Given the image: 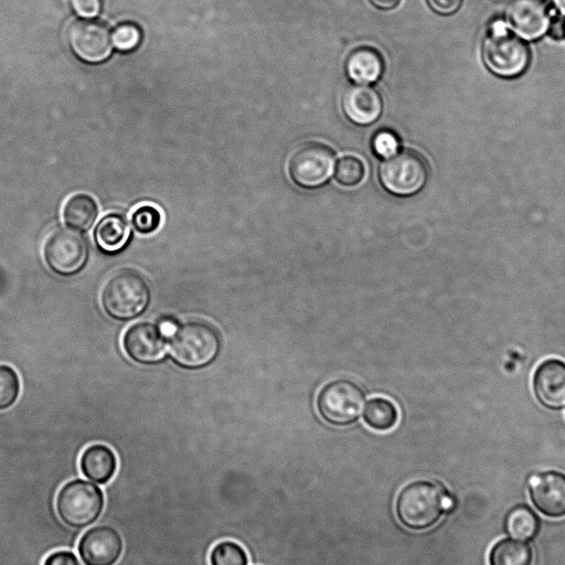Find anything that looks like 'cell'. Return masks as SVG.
Instances as JSON below:
<instances>
[{
	"mask_svg": "<svg viewBox=\"0 0 565 565\" xmlns=\"http://www.w3.org/2000/svg\"><path fill=\"white\" fill-rule=\"evenodd\" d=\"M450 504L451 500L440 484L415 480L399 490L395 513L404 526L420 531L435 525Z\"/></svg>",
	"mask_w": 565,
	"mask_h": 565,
	"instance_id": "6da1fadb",
	"label": "cell"
},
{
	"mask_svg": "<svg viewBox=\"0 0 565 565\" xmlns=\"http://www.w3.org/2000/svg\"><path fill=\"white\" fill-rule=\"evenodd\" d=\"M105 507L103 490L93 481L75 478L64 483L55 498L60 520L72 529L82 530L95 523Z\"/></svg>",
	"mask_w": 565,
	"mask_h": 565,
	"instance_id": "7a4b0ae2",
	"label": "cell"
},
{
	"mask_svg": "<svg viewBox=\"0 0 565 565\" xmlns=\"http://www.w3.org/2000/svg\"><path fill=\"white\" fill-rule=\"evenodd\" d=\"M150 301L146 279L131 269L114 274L103 286L100 303L104 311L117 320H130L142 313Z\"/></svg>",
	"mask_w": 565,
	"mask_h": 565,
	"instance_id": "3957f363",
	"label": "cell"
},
{
	"mask_svg": "<svg viewBox=\"0 0 565 565\" xmlns=\"http://www.w3.org/2000/svg\"><path fill=\"white\" fill-rule=\"evenodd\" d=\"M217 331L204 321H186L177 327L170 339L173 360L185 367L196 369L212 362L220 351Z\"/></svg>",
	"mask_w": 565,
	"mask_h": 565,
	"instance_id": "277c9868",
	"label": "cell"
},
{
	"mask_svg": "<svg viewBox=\"0 0 565 565\" xmlns=\"http://www.w3.org/2000/svg\"><path fill=\"white\" fill-rule=\"evenodd\" d=\"M482 54L488 68L507 78L522 74L530 62V50L525 42L509 31L500 20L491 24Z\"/></svg>",
	"mask_w": 565,
	"mask_h": 565,
	"instance_id": "5b68a950",
	"label": "cell"
},
{
	"mask_svg": "<svg viewBox=\"0 0 565 565\" xmlns=\"http://www.w3.org/2000/svg\"><path fill=\"white\" fill-rule=\"evenodd\" d=\"M427 175L425 160L411 150H404L385 159L379 172L384 189L396 195L417 193L426 183Z\"/></svg>",
	"mask_w": 565,
	"mask_h": 565,
	"instance_id": "8992f818",
	"label": "cell"
},
{
	"mask_svg": "<svg viewBox=\"0 0 565 565\" xmlns=\"http://www.w3.org/2000/svg\"><path fill=\"white\" fill-rule=\"evenodd\" d=\"M42 252L46 266L61 276L78 273L88 257L85 238L68 227L52 232L44 241Z\"/></svg>",
	"mask_w": 565,
	"mask_h": 565,
	"instance_id": "52a82bcc",
	"label": "cell"
},
{
	"mask_svg": "<svg viewBox=\"0 0 565 565\" xmlns=\"http://www.w3.org/2000/svg\"><path fill=\"white\" fill-rule=\"evenodd\" d=\"M363 402L364 393L359 385L348 380H335L319 392L317 408L328 423L341 426L359 417Z\"/></svg>",
	"mask_w": 565,
	"mask_h": 565,
	"instance_id": "ba28073f",
	"label": "cell"
},
{
	"mask_svg": "<svg viewBox=\"0 0 565 565\" xmlns=\"http://www.w3.org/2000/svg\"><path fill=\"white\" fill-rule=\"evenodd\" d=\"M334 169V154L322 143L298 148L289 160L291 179L303 188H317L327 182Z\"/></svg>",
	"mask_w": 565,
	"mask_h": 565,
	"instance_id": "9c48e42d",
	"label": "cell"
},
{
	"mask_svg": "<svg viewBox=\"0 0 565 565\" xmlns=\"http://www.w3.org/2000/svg\"><path fill=\"white\" fill-rule=\"evenodd\" d=\"M67 42L72 51L88 63L103 62L113 51V39L108 26L102 21L92 19L73 21L67 28Z\"/></svg>",
	"mask_w": 565,
	"mask_h": 565,
	"instance_id": "30bf717a",
	"label": "cell"
},
{
	"mask_svg": "<svg viewBox=\"0 0 565 565\" xmlns=\"http://www.w3.org/2000/svg\"><path fill=\"white\" fill-rule=\"evenodd\" d=\"M122 551L121 534L108 524L87 529L77 543V552L84 565H115Z\"/></svg>",
	"mask_w": 565,
	"mask_h": 565,
	"instance_id": "8fae6325",
	"label": "cell"
},
{
	"mask_svg": "<svg viewBox=\"0 0 565 565\" xmlns=\"http://www.w3.org/2000/svg\"><path fill=\"white\" fill-rule=\"evenodd\" d=\"M121 344L127 356L140 364L160 361L167 348L161 329L149 321L129 326L122 334Z\"/></svg>",
	"mask_w": 565,
	"mask_h": 565,
	"instance_id": "7c38bea8",
	"label": "cell"
},
{
	"mask_svg": "<svg viewBox=\"0 0 565 565\" xmlns=\"http://www.w3.org/2000/svg\"><path fill=\"white\" fill-rule=\"evenodd\" d=\"M505 18L511 29L525 40L541 38L551 23L546 0H508Z\"/></svg>",
	"mask_w": 565,
	"mask_h": 565,
	"instance_id": "4fadbf2b",
	"label": "cell"
},
{
	"mask_svg": "<svg viewBox=\"0 0 565 565\" xmlns=\"http://www.w3.org/2000/svg\"><path fill=\"white\" fill-rule=\"evenodd\" d=\"M529 495L536 510L545 516H565V473L548 470L534 475L529 481Z\"/></svg>",
	"mask_w": 565,
	"mask_h": 565,
	"instance_id": "5bb4252c",
	"label": "cell"
},
{
	"mask_svg": "<svg viewBox=\"0 0 565 565\" xmlns=\"http://www.w3.org/2000/svg\"><path fill=\"white\" fill-rule=\"evenodd\" d=\"M533 392L539 403L548 409L565 407V362L551 358L541 362L533 374Z\"/></svg>",
	"mask_w": 565,
	"mask_h": 565,
	"instance_id": "9a60e30c",
	"label": "cell"
},
{
	"mask_svg": "<svg viewBox=\"0 0 565 565\" xmlns=\"http://www.w3.org/2000/svg\"><path fill=\"white\" fill-rule=\"evenodd\" d=\"M345 116L356 125H370L382 113V99L376 89L367 85H353L342 97Z\"/></svg>",
	"mask_w": 565,
	"mask_h": 565,
	"instance_id": "2e32d148",
	"label": "cell"
},
{
	"mask_svg": "<svg viewBox=\"0 0 565 565\" xmlns=\"http://www.w3.org/2000/svg\"><path fill=\"white\" fill-rule=\"evenodd\" d=\"M118 461L115 451L104 444L87 446L79 457V469L85 478L98 484L109 482L117 470Z\"/></svg>",
	"mask_w": 565,
	"mask_h": 565,
	"instance_id": "e0dca14e",
	"label": "cell"
},
{
	"mask_svg": "<svg viewBox=\"0 0 565 565\" xmlns=\"http://www.w3.org/2000/svg\"><path fill=\"white\" fill-rule=\"evenodd\" d=\"M345 72L356 84H371L380 78L383 72V60L374 49L361 46L348 55Z\"/></svg>",
	"mask_w": 565,
	"mask_h": 565,
	"instance_id": "ac0fdd59",
	"label": "cell"
},
{
	"mask_svg": "<svg viewBox=\"0 0 565 565\" xmlns=\"http://www.w3.org/2000/svg\"><path fill=\"white\" fill-rule=\"evenodd\" d=\"M130 227L127 218L119 213L104 215L94 230L96 245L104 252L116 253L128 242Z\"/></svg>",
	"mask_w": 565,
	"mask_h": 565,
	"instance_id": "d6986e66",
	"label": "cell"
},
{
	"mask_svg": "<svg viewBox=\"0 0 565 565\" xmlns=\"http://www.w3.org/2000/svg\"><path fill=\"white\" fill-rule=\"evenodd\" d=\"M98 216V205L95 199L85 193L68 196L62 206L64 224L76 232L89 230Z\"/></svg>",
	"mask_w": 565,
	"mask_h": 565,
	"instance_id": "ffe728a7",
	"label": "cell"
},
{
	"mask_svg": "<svg viewBox=\"0 0 565 565\" xmlns=\"http://www.w3.org/2000/svg\"><path fill=\"white\" fill-rule=\"evenodd\" d=\"M489 565H532L533 550L525 541L512 537L495 542L488 554Z\"/></svg>",
	"mask_w": 565,
	"mask_h": 565,
	"instance_id": "44dd1931",
	"label": "cell"
},
{
	"mask_svg": "<svg viewBox=\"0 0 565 565\" xmlns=\"http://www.w3.org/2000/svg\"><path fill=\"white\" fill-rule=\"evenodd\" d=\"M541 521L537 514L526 504L511 508L504 518V531L515 540H533L540 530Z\"/></svg>",
	"mask_w": 565,
	"mask_h": 565,
	"instance_id": "7402d4cb",
	"label": "cell"
},
{
	"mask_svg": "<svg viewBox=\"0 0 565 565\" xmlns=\"http://www.w3.org/2000/svg\"><path fill=\"white\" fill-rule=\"evenodd\" d=\"M363 418L372 429L386 431L396 425L398 411L392 401L385 397H373L366 402Z\"/></svg>",
	"mask_w": 565,
	"mask_h": 565,
	"instance_id": "603a6c76",
	"label": "cell"
},
{
	"mask_svg": "<svg viewBox=\"0 0 565 565\" xmlns=\"http://www.w3.org/2000/svg\"><path fill=\"white\" fill-rule=\"evenodd\" d=\"M162 222L160 210L151 203H142L134 209L130 223L139 235H151L158 231Z\"/></svg>",
	"mask_w": 565,
	"mask_h": 565,
	"instance_id": "cb8c5ba5",
	"label": "cell"
},
{
	"mask_svg": "<svg viewBox=\"0 0 565 565\" xmlns=\"http://www.w3.org/2000/svg\"><path fill=\"white\" fill-rule=\"evenodd\" d=\"M209 562L210 565H247L248 556L242 545L226 540L213 546Z\"/></svg>",
	"mask_w": 565,
	"mask_h": 565,
	"instance_id": "d4e9b609",
	"label": "cell"
},
{
	"mask_svg": "<svg viewBox=\"0 0 565 565\" xmlns=\"http://www.w3.org/2000/svg\"><path fill=\"white\" fill-rule=\"evenodd\" d=\"M20 391L17 371L8 364H0V411L10 408L17 402Z\"/></svg>",
	"mask_w": 565,
	"mask_h": 565,
	"instance_id": "484cf974",
	"label": "cell"
},
{
	"mask_svg": "<svg viewBox=\"0 0 565 565\" xmlns=\"http://www.w3.org/2000/svg\"><path fill=\"white\" fill-rule=\"evenodd\" d=\"M111 39L117 50L130 52L140 44L141 31L132 22H121L114 29Z\"/></svg>",
	"mask_w": 565,
	"mask_h": 565,
	"instance_id": "4316f807",
	"label": "cell"
},
{
	"mask_svg": "<svg viewBox=\"0 0 565 565\" xmlns=\"http://www.w3.org/2000/svg\"><path fill=\"white\" fill-rule=\"evenodd\" d=\"M334 175L341 184L354 185L362 180L364 167L359 159L344 157L338 162Z\"/></svg>",
	"mask_w": 565,
	"mask_h": 565,
	"instance_id": "83f0119b",
	"label": "cell"
},
{
	"mask_svg": "<svg viewBox=\"0 0 565 565\" xmlns=\"http://www.w3.org/2000/svg\"><path fill=\"white\" fill-rule=\"evenodd\" d=\"M372 149L376 156L387 159L397 153L399 139L391 130H380L373 137Z\"/></svg>",
	"mask_w": 565,
	"mask_h": 565,
	"instance_id": "f1b7e54d",
	"label": "cell"
},
{
	"mask_svg": "<svg viewBox=\"0 0 565 565\" xmlns=\"http://www.w3.org/2000/svg\"><path fill=\"white\" fill-rule=\"evenodd\" d=\"M43 565H82V563L72 551L60 550L49 554L44 558Z\"/></svg>",
	"mask_w": 565,
	"mask_h": 565,
	"instance_id": "f546056e",
	"label": "cell"
},
{
	"mask_svg": "<svg viewBox=\"0 0 565 565\" xmlns=\"http://www.w3.org/2000/svg\"><path fill=\"white\" fill-rule=\"evenodd\" d=\"M74 11L83 18L96 17L102 9V0H72Z\"/></svg>",
	"mask_w": 565,
	"mask_h": 565,
	"instance_id": "4dcf8cb0",
	"label": "cell"
},
{
	"mask_svg": "<svg viewBox=\"0 0 565 565\" xmlns=\"http://www.w3.org/2000/svg\"><path fill=\"white\" fill-rule=\"evenodd\" d=\"M428 6L437 13L448 15L455 13L462 0H426Z\"/></svg>",
	"mask_w": 565,
	"mask_h": 565,
	"instance_id": "1f68e13d",
	"label": "cell"
},
{
	"mask_svg": "<svg viewBox=\"0 0 565 565\" xmlns=\"http://www.w3.org/2000/svg\"><path fill=\"white\" fill-rule=\"evenodd\" d=\"M548 34L554 40H562L565 35V24L561 19H556L550 23Z\"/></svg>",
	"mask_w": 565,
	"mask_h": 565,
	"instance_id": "d6a6232c",
	"label": "cell"
},
{
	"mask_svg": "<svg viewBox=\"0 0 565 565\" xmlns=\"http://www.w3.org/2000/svg\"><path fill=\"white\" fill-rule=\"evenodd\" d=\"M401 0H370V2L379 9L390 10L395 8Z\"/></svg>",
	"mask_w": 565,
	"mask_h": 565,
	"instance_id": "836d02e7",
	"label": "cell"
},
{
	"mask_svg": "<svg viewBox=\"0 0 565 565\" xmlns=\"http://www.w3.org/2000/svg\"><path fill=\"white\" fill-rule=\"evenodd\" d=\"M555 8L565 14V0H553Z\"/></svg>",
	"mask_w": 565,
	"mask_h": 565,
	"instance_id": "e575fe53",
	"label": "cell"
}]
</instances>
